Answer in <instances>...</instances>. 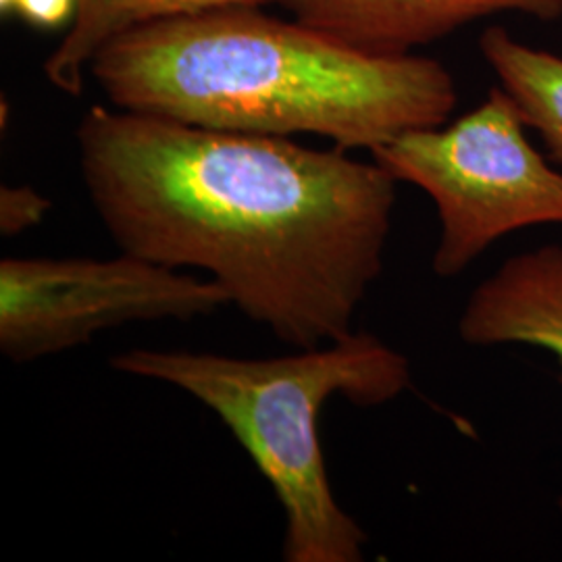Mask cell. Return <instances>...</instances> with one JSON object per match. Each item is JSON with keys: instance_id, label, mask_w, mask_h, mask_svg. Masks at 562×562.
<instances>
[{"instance_id": "3957f363", "label": "cell", "mask_w": 562, "mask_h": 562, "mask_svg": "<svg viewBox=\"0 0 562 562\" xmlns=\"http://www.w3.org/2000/svg\"><path fill=\"white\" fill-rule=\"evenodd\" d=\"M111 367L167 383L213 411L271 485L285 515L283 561L361 562L369 542L331 492L319 415L331 396L382 406L411 385V362L373 334L271 359L215 352H120Z\"/></svg>"}, {"instance_id": "7a4b0ae2", "label": "cell", "mask_w": 562, "mask_h": 562, "mask_svg": "<svg viewBox=\"0 0 562 562\" xmlns=\"http://www.w3.org/2000/svg\"><path fill=\"white\" fill-rule=\"evenodd\" d=\"M111 106L190 125L375 150L442 125L457 86L440 60L371 55L302 21L236 4L138 27L90 67Z\"/></svg>"}, {"instance_id": "ba28073f", "label": "cell", "mask_w": 562, "mask_h": 562, "mask_svg": "<svg viewBox=\"0 0 562 562\" xmlns=\"http://www.w3.org/2000/svg\"><path fill=\"white\" fill-rule=\"evenodd\" d=\"M269 2L278 0H76L69 27L42 69L57 90L80 97L94 59L121 36L157 21L206 9L236 4L265 7Z\"/></svg>"}, {"instance_id": "6da1fadb", "label": "cell", "mask_w": 562, "mask_h": 562, "mask_svg": "<svg viewBox=\"0 0 562 562\" xmlns=\"http://www.w3.org/2000/svg\"><path fill=\"white\" fill-rule=\"evenodd\" d=\"M76 142L92 209L121 252L209 273L294 350L355 331L396 206L398 181L382 165L102 104Z\"/></svg>"}, {"instance_id": "9c48e42d", "label": "cell", "mask_w": 562, "mask_h": 562, "mask_svg": "<svg viewBox=\"0 0 562 562\" xmlns=\"http://www.w3.org/2000/svg\"><path fill=\"white\" fill-rule=\"evenodd\" d=\"M480 48L501 86L521 109L527 127L540 134L550 161L562 165V57L525 46L503 25L487 27Z\"/></svg>"}, {"instance_id": "52a82bcc", "label": "cell", "mask_w": 562, "mask_h": 562, "mask_svg": "<svg viewBox=\"0 0 562 562\" xmlns=\"http://www.w3.org/2000/svg\"><path fill=\"white\" fill-rule=\"evenodd\" d=\"M459 336L469 346H529L552 355L562 378V246L519 252L467 299Z\"/></svg>"}, {"instance_id": "4fadbf2b", "label": "cell", "mask_w": 562, "mask_h": 562, "mask_svg": "<svg viewBox=\"0 0 562 562\" xmlns=\"http://www.w3.org/2000/svg\"><path fill=\"white\" fill-rule=\"evenodd\" d=\"M559 510H561V517H562V496L559 498Z\"/></svg>"}, {"instance_id": "30bf717a", "label": "cell", "mask_w": 562, "mask_h": 562, "mask_svg": "<svg viewBox=\"0 0 562 562\" xmlns=\"http://www.w3.org/2000/svg\"><path fill=\"white\" fill-rule=\"evenodd\" d=\"M53 202L32 186H2L0 190V234L15 238L44 222Z\"/></svg>"}, {"instance_id": "7c38bea8", "label": "cell", "mask_w": 562, "mask_h": 562, "mask_svg": "<svg viewBox=\"0 0 562 562\" xmlns=\"http://www.w3.org/2000/svg\"><path fill=\"white\" fill-rule=\"evenodd\" d=\"M0 9L4 15H13V9H15V0H0Z\"/></svg>"}, {"instance_id": "8992f818", "label": "cell", "mask_w": 562, "mask_h": 562, "mask_svg": "<svg viewBox=\"0 0 562 562\" xmlns=\"http://www.w3.org/2000/svg\"><path fill=\"white\" fill-rule=\"evenodd\" d=\"M294 20L371 55H411L471 21L517 11L562 15V0H278Z\"/></svg>"}, {"instance_id": "277c9868", "label": "cell", "mask_w": 562, "mask_h": 562, "mask_svg": "<svg viewBox=\"0 0 562 562\" xmlns=\"http://www.w3.org/2000/svg\"><path fill=\"white\" fill-rule=\"evenodd\" d=\"M521 109L503 86L452 123L406 132L371 150L394 180L434 201L440 238L434 273L457 278L504 236L562 225V173L527 138Z\"/></svg>"}, {"instance_id": "5b68a950", "label": "cell", "mask_w": 562, "mask_h": 562, "mask_svg": "<svg viewBox=\"0 0 562 562\" xmlns=\"http://www.w3.org/2000/svg\"><path fill=\"white\" fill-rule=\"evenodd\" d=\"M229 299L217 281L121 252L113 259L7 257L0 262V352L15 364L83 346L130 323L211 315Z\"/></svg>"}, {"instance_id": "8fae6325", "label": "cell", "mask_w": 562, "mask_h": 562, "mask_svg": "<svg viewBox=\"0 0 562 562\" xmlns=\"http://www.w3.org/2000/svg\"><path fill=\"white\" fill-rule=\"evenodd\" d=\"M15 15L36 27L69 25L76 13V0H15Z\"/></svg>"}]
</instances>
